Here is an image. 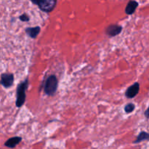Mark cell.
<instances>
[{
	"mask_svg": "<svg viewBox=\"0 0 149 149\" xmlns=\"http://www.w3.org/2000/svg\"><path fill=\"white\" fill-rule=\"evenodd\" d=\"M149 140V133L146 132H144V131H142L139 133V135H138V137L136 138L135 141H133L134 144L139 143L142 142V141H148Z\"/></svg>",
	"mask_w": 149,
	"mask_h": 149,
	"instance_id": "30bf717a",
	"label": "cell"
},
{
	"mask_svg": "<svg viewBox=\"0 0 149 149\" xmlns=\"http://www.w3.org/2000/svg\"><path fill=\"white\" fill-rule=\"evenodd\" d=\"M14 75L13 74L3 73L1 75V84L4 88H10L14 83Z\"/></svg>",
	"mask_w": 149,
	"mask_h": 149,
	"instance_id": "5b68a950",
	"label": "cell"
},
{
	"mask_svg": "<svg viewBox=\"0 0 149 149\" xmlns=\"http://www.w3.org/2000/svg\"><path fill=\"white\" fill-rule=\"evenodd\" d=\"M29 79H26L23 81L18 84L16 90L15 106L17 108H20L26 102V90L29 87Z\"/></svg>",
	"mask_w": 149,
	"mask_h": 149,
	"instance_id": "6da1fadb",
	"label": "cell"
},
{
	"mask_svg": "<svg viewBox=\"0 0 149 149\" xmlns=\"http://www.w3.org/2000/svg\"><path fill=\"white\" fill-rule=\"evenodd\" d=\"M144 115H145V116L147 118V119H149V107L147 109V110H146L145 113H144Z\"/></svg>",
	"mask_w": 149,
	"mask_h": 149,
	"instance_id": "4fadbf2b",
	"label": "cell"
},
{
	"mask_svg": "<svg viewBox=\"0 0 149 149\" xmlns=\"http://www.w3.org/2000/svg\"><path fill=\"white\" fill-rule=\"evenodd\" d=\"M22 141L21 137L15 136L10 138L4 143V146L9 148H14Z\"/></svg>",
	"mask_w": 149,
	"mask_h": 149,
	"instance_id": "52a82bcc",
	"label": "cell"
},
{
	"mask_svg": "<svg viewBox=\"0 0 149 149\" xmlns=\"http://www.w3.org/2000/svg\"><path fill=\"white\" fill-rule=\"evenodd\" d=\"M122 26L118 24L109 25L106 29V34L109 37H114L122 31Z\"/></svg>",
	"mask_w": 149,
	"mask_h": 149,
	"instance_id": "277c9868",
	"label": "cell"
},
{
	"mask_svg": "<svg viewBox=\"0 0 149 149\" xmlns=\"http://www.w3.org/2000/svg\"><path fill=\"white\" fill-rule=\"evenodd\" d=\"M138 1H135V0H131L128 2L127 4V7L125 8V13L128 15H131L133 14L136 10L137 7H138Z\"/></svg>",
	"mask_w": 149,
	"mask_h": 149,
	"instance_id": "9c48e42d",
	"label": "cell"
},
{
	"mask_svg": "<svg viewBox=\"0 0 149 149\" xmlns=\"http://www.w3.org/2000/svg\"><path fill=\"white\" fill-rule=\"evenodd\" d=\"M41 31V28L39 26H36V27H27L25 29L26 34L31 37V39H36L39 35V32Z\"/></svg>",
	"mask_w": 149,
	"mask_h": 149,
	"instance_id": "ba28073f",
	"label": "cell"
},
{
	"mask_svg": "<svg viewBox=\"0 0 149 149\" xmlns=\"http://www.w3.org/2000/svg\"><path fill=\"white\" fill-rule=\"evenodd\" d=\"M19 19L23 22H29V20H30V17H29V16L27 14L23 13V14H22L21 15H20Z\"/></svg>",
	"mask_w": 149,
	"mask_h": 149,
	"instance_id": "7c38bea8",
	"label": "cell"
},
{
	"mask_svg": "<svg viewBox=\"0 0 149 149\" xmlns=\"http://www.w3.org/2000/svg\"><path fill=\"white\" fill-rule=\"evenodd\" d=\"M58 87V78L55 75H49L44 84V92L48 96H53Z\"/></svg>",
	"mask_w": 149,
	"mask_h": 149,
	"instance_id": "7a4b0ae2",
	"label": "cell"
},
{
	"mask_svg": "<svg viewBox=\"0 0 149 149\" xmlns=\"http://www.w3.org/2000/svg\"><path fill=\"white\" fill-rule=\"evenodd\" d=\"M135 109V105L134 103H127L126 106H125V111L127 113H130L134 111V110Z\"/></svg>",
	"mask_w": 149,
	"mask_h": 149,
	"instance_id": "8fae6325",
	"label": "cell"
},
{
	"mask_svg": "<svg viewBox=\"0 0 149 149\" xmlns=\"http://www.w3.org/2000/svg\"><path fill=\"white\" fill-rule=\"evenodd\" d=\"M33 4L38 6L42 12L49 13L55 9L58 0H30Z\"/></svg>",
	"mask_w": 149,
	"mask_h": 149,
	"instance_id": "3957f363",
	"label": "cell"
},
{
	"mask_svg": "<svg viewBox=\"0 0 149 149\" xmlns=\"http://www.w3.org/2000/svg\"><path fill=\"white\" fill-rule=\"evenodd\" d=\"M140 90V84L138 82H135L133 84L128 87L125 92V96L127 98H134L138 94Z\"/></svg>",
	"mask_w": 149,
	"mask_h": 149,
	"instance_id": "8992f818",
	"label": "cell"
}]
</instances>
